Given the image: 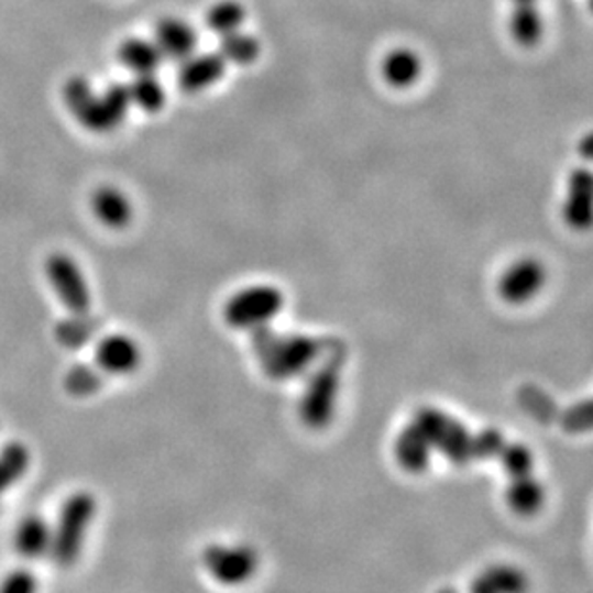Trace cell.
<instances>
[{
  "label": "cell",
  "instance_id": "5b68a950",
  "mask_svg": "<svg viewBox=\"0 0 593 593\" xmlns=\"http://www.w3.org/2000/svg\"><path fill=\"white\" fill-rule=\"evenodd\" d=\"M284 308V293L272 285H251L231 295L223 318L235 330H259L268 326Z\"/></svg>",
  "mask_w": 593,
  "mask_h": 593
},
{
  "label": "cell",
  "instance_id": "83f0119b",
  "mask_svg": "<svg viewBox=\"0 0 593 593\" xmlns=\"http://www.w3.org/2000/svg\"><path fill=\"white\" fill-rule=\"evenodd\" d=\"M513 4H531V2H538V0H510Z\"/></svg>",
  "mask_w": 593,
  "mask_h": 593
},
{
  "label": "cell",
  "instance_id": "d6986e66",
  "mask_svg": "<svg viewBox=\"0 0 593 593\" xmlns=\"http://www.w3.org/2000/svg\"><path fill=\"white\" fill-rule=\"evenodd\" d=\"M246 10L239 0H218L208 8L207 25L208 30L216 35H230L233 31H239L245 23Z\"/></svg>",
  "mask_w": 593,
  "mask_h": 593
},
{
  "label": "cell",
  "instance_id": "52a82bcc",
  "mask_svg": "<svg viewBox=\"0 0 593 593\" xmlns=\"http://www.w3.org/2000/svg\"><path fill=\"white\" fill-rule=\"evenodd\" d=\"M48 284L69 312H89L91 292L84 270L69 254L54 253L45 262Z\"/></svg>",
  "mask_w": 593,
  "mask_h": 593
},
{
  "label": "cell",
  "instance_id": "cb8c5ba5",
  "mask_svg": "<svg viewBox=\"0 0 593 593\" xmlns=\"http://www.w3.org/2000/svg\"><path fill=\"white\" fill-rule=\"evenodd\" d=\"M64 385L72 395L87 397V395L99 392L102 376H100L99 369H92L89 364H76L69 369L68 374L64 377Z\"/></svg>",
  "mask_w": 593,
  "mask_h": 593
},
{
  "label": "cell",
  "instance_id": "f1b7e54d",
  "mask_svg": "<svg viewBox=\"0 0 593 593\" xmlns=\"http://www.w3.org/2000/svg\"><path fill=\"white\" fill-rule=\"evenodd\" d=\"M587 8H590V12L593 14V0H587Z\"/></svg>",
  "mask_w": 593,
  "mask_h": 593
},
{
  "label": "cell",
  "instance_id": "8992f818",
  "mask_svg": "<svg viewBox=\"0 0 593 593\" xmlns=\"http://www.w3.org/2000/svg\"><path fill=\"white\" fill-rule=\"evenodd\" d=\"M546 284V264L536 256H520L501 272L497 295L510 307H523L536 299Z\"/></svg>",
  "mask_w": 593,
  "mask_h": 593
},
{
  "label": "cell",
  "instance_id": "8fae6325",
  "mask_svg": "<svg viewBox=\"0 0 593 593\" xmlns=\"http://www.w3.org/2000/svg\"><path fill=\"white\" fill-rule=\"evenodd\" d=\"M226 66L228 62L223 61L220 53L191 54L189 58L179 62L177 84L185 92L205 91L222 79Z\"/></svg>",
  "mask_w": 593,
  "mask_h": 593
},
{
  "label": "cell",
  "instance_id": "e0dca14e",
  "mask_svg": "<svg viewBox=\"0 0 593 593\" xmlns=\"http://www.w3.org/2000/svg\"><path fill=\"white\" fill-rule=\"evenodd\" d=\"M118 58L122 62L123 68L130 69L133 76L156 74V69L161 68L164 61L156 43L141 37L122 41V45L118 46Z\"/></svg>",
  "mask_w": 593,
  "mask_h": 593
},
{
  "label": "cell",
  "instance_id": "603a6c76",
  "mask_svg": "<svg viewBox=\"0 0 593 593\" xmlns=\"http://www.w3.org/2000/svg\"><path fill=\"white\" fill-rule=\"evenodd\" d=\"M128 91H130L131 105H135L145 112H158L166 100L164 87L154 74L135 76V79L128 85Z\"/></svg>",
  "mask_w": 593,
  "mask_h": 593
},
{
  "label": "cell",
  "instance_id": "7402d4cb",
  "mask_svg": "<svg viewBox=\"0 0 593 593\" xmlns=\"http://www.w3.org/2000/svg\"><path fill=\"white\" fill-rule=\"evenodd\" d=\"M30 466V451L22 443H8L0 451V499L2 495L20 482Z\"/></svg>",
  "mask_w": 593,
  "mask_h": 593
},
{
  "label": "cell",
  "instance_id": "30bf717a",
  "mask_svg": "<svg viewBox=\"0 0 593 593\" xmlns=\"http://www.w3.org/2000/svg\"><path fill=\"white\" fill-rule=\"evenodd\" d=\"M153 41L164 61L184 62L197 53V31L179 18H162L154 28Z\"/></svg>",
  "mask_w": 593,
  "mask_h": 593
},
{
  "label": "cell",
  "instance_id": "7c38bea8",
  "mask_svg": "<svg viewBox=\"0 0 593 593\" xmlns=\"http://www.w3.org/2000/svg\"><path fill=\"white\" fill-rule=\"evenodd\" d=\"M95 361H97V369L102 372L114 374V376H125L133 370H138L141 364V351L130 336L114 333V336L100 339Z\"/></svg>",
  "mask_w": 593,
  "mask_h": 593
},
{
  "label": "cell",
  "instance_id": "4fadbf2b",
  "mask_svg": "<svg viewBox=\"0 0 593 593\" xmlns=\"http://www.w3.org/2000/svg\"><path fill=\"white\" fill-rule=\"evenodd\" d=\"M424 72V62L420 54L408 46H397L385 53L380 64V74L385 84L393 89H408L420 81Z\"/></svg>",
  "mask_w": 593,
  "mask_h": 593
},
{
  "label": "cell",
  "instance_id": "44dd1931",
  "mask_svg": "<svg viewBox=\"0 0 593 593\" xmlns=\"http://www.w3.org/2000/svg\"><path fill=\"white\" fill-rule=\"evenodd\" d=\"M220 54L223 61L231 62L235 66H251L261 56V43L251 33L233 31L230 35H223Z\"/></svg>",
  "mask_w": 593,
  "mask_h": 593
},
{
  "label": "cell",
  "instance_id": "5bb4252c",
  "mask_svg": "<svg viewBox=\"0 0 593 593\" xmlns=\"http://www.w3.org/2000/svg\"><path fill=\"white\" fill-rule=\"evenodd\" d=\"M92 215L112 230H122L133 218V207L125 193L112 185H102L91 195Z\"/></svg>",
  "mask_w": 593,
  "mask_h": 593
},
{
  "label": "cell",
  "instance_id": "277c9868",
  "mask_svg": "<svg viewBox=\"0 0 593 593\" xmlns=\"http://www.w3.org/2000/svg\"><path fill=\"white\" fill-rule=\"evenodd\" d=\"M97 513V503L89 493H74L64 505L61 515L53 528V553L54 561L68 567L76 562L81 553L85 536L89 530L92 516Z\"/></svg>",
  "mask_w": 593,
  "mask_h": 593
},
{
  "label": "cell",
  "instance_id": "9a60e30c",
  "mask_svg": "<svg viewBox=\"0 0 593 593\" xmlns=\"http://www.w3.org/2000/svg\"><path fill=\"white\" fill-rule=\"evenodd\" d=\"M53 546V526L46 524L41 516H25L22 523L15 526L14 549L23 559H41L43 554L51 553Z\"/></svg>",
  "mask_w": 593,
  "mask_h": 593
},
{
  "label": "cell",
  "instance_id": "9c48e42d",
  "mask_svg": "<svg viewBox=\"0 0 593 593\" xmlns=\"http://www.w3.org/2000/svg\"><path fill=\"white\" fill-rule=\"evenodd\" d=\"M562 222L570 230L584 233L593 230V169L576 168L567 179V193L562 200Z\"/></svg>",
  "mask_w": 593,
  "mask_h": 593
},
{
  "label": "cell",
  "instance_id": "3957f363",
  "mask_svg": "<svg viewBox=\"0 0 593 593\" xmlns=\"http://www.w3.org/2000/svg\"><path fill=\"white\" fill-rule=\"evenodd\" d=\"M343 347L333 345L320 369L312 372L305 393L300 397V418L312 430H322L333 418L338 403L339 382L343 369Z\"/></svg>",
  "mask_w": 593,
  "mask_h": 593
},
{
  "label": "cell",
  "instance_id": "2e32d148",
  "mask_svg": "<svg viewBox=\"0 0 593 593\" xmlns=\"http://www.w3.org/2000/svg\"><path fill=\"white\" fill-rule=\"evenodd\" d=\"M508 35L516 45L524 48L539 45L546 33V20L538 8V2L531 4H513V12L508 15Z\"/></svg>",
  "mask_w": 593,
  "mask_h": 593
},
{
  "label": "cell",
  "instance_id": "ba28073f",
  "mask_svg": "<svg viewBox=\"0 0 593 593\" xmlns=\"http://www.w3.org/2000/svg\"><path fill=\"white\" fill-rule=\"evenodd\" d=\"M205 567L223 585L243 584L253 578L259 559L251 547L212 546L205 551Z\"/></svg>",
  "mask_w": 593,
  "mask_h": 593
},
{
  "label": "cell",
  "instance_id": "7a4b0ae2",
  "mask_svg": "<svg viewBox=\"0 0 593 593\" xmlns=\"http://www.w3.org/2000/svg\"><path fill=\"white\" fill-rule=\"evenodd\" d=\"M253 351L262 370L274 380L299 376L322 353L318 339L277 333L270 326L253 330Z\"/></svg>",
  "mask_w": 593,
  "mask_h": 593
},
{
  "label": "cell",
  "instance_id": "484cf974",
  "mask_svg": "<svg viewBox=\"0 0 593 593\" xmlns=\"http://www.w3.org/2000/svg\"><path fill=\"white\" fill-rule=\"evenodd\" d=\"M570 428H592L593 426V400L580 405V407L570 410L569 415Z\"/></svg>",
  "mask_w": 593,
  "mask_h": 593
},
{
  "label": "cell",
  "instance_id": "4316f807",
  "mask_svg": "<svg viewBox=\"0 0 593 593\" xmlns=\"http://www.w3.org/2000/svg\"><path fill=\"white\" fill-rule=\"evenodd\" d=\"M578 154L582 161L593 164V131L585 133L584 138L578 143Z\"/></svg>",
  "mask_w": 593,
  "mask_h": 593
},
{
  "label": "cell",
  "instance_id": "ffe728a7",
  "mask_svg": "<svg viewBox=\"0 0 593 593\" xmlns=\"http://www.w3.org/2000/svg\"><path fill=\"white\" fill-rule=\"evenodd\" d=\"M395 453L399 459L400 466L408 470H422L428 462V439L424 438L422 431L415 424L403 430L395 443Z\"/></svg>",
  "mask_w": 593,
  "mask_h": 593
},
{
  "label": "cell",
  "instance_id": "ac0fdd59",
  "mask_svg": "<svg viewBox=\"0 0 593 593\" xmlns=\"http://www.w3.org/2000/svg\"><path fill=\"white\" fill-rule=\"evenodd\" d=\"M99 328V320L92 318L89 312H72V316L58 322L54 333L61 345L68 349H81L97 336Z\"/></svg>",
  "mask_w": 593,
  "mask_h": 593
},
{
  "label": "cell",
  "instance_id": "6da1fadb",
  "mask_svg": "<svg viewBox=\"0 0 593 593\" xmlns=\"http://www.w3.org/2000/svg\"><path fill=\"white\" fill-rule=\"evenodd\" d=\"M69 114L95 133H108L122 125L131 107L128 85L114 84L97 92L85 77H69L62 89Z\"/></svg>",
  "mask_w": 593,
  "mask_h": 593
},
{
  "label": "cell",
  "instance_id": "d4e9b609",
  "mask_svg": "<svg viewBox=\"0 0 593 593\" xmlns=\"http://www.w3.org/2000/svg\"><path fill=\"white\" fill-rule=\"evenodd\" d=\"M37 585L30 570L15 569L0 582V593H37Z\"/></svg>",
  "mask_w": 593,
  "mask_h": 593
}]
</instances>
